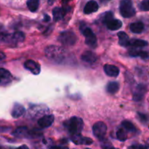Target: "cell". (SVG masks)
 Masks as SVG:
<instances>
[{"instance_id":"cell-2","label":"cell","mask_w":149,"mask_h":149,"mask_svg":"<svg viewBox=\"0 0 149 149\" xmlns=\"http://www.w3.org/2000/svg\"><path fill=\"white\" fill-rule=\"evenodd\" d=\"M120 13L124 18H131L135 15V9L131 0H121L119 6Z\"/></svg>"},{"instance_id":"cell-11","label":"cell","mask_w":149,"mask_h":149,"mask_svg":"<svg viewBox=\"0 0 149 149\" xmlns=\"http://www.w3.org/2000/svg\"><path fill=\"white\" fill-rule=\"evenodd\" d=\"M146 92V88L143 84H140L137 86L134 94H133V100L135 102L141 101L144 97Z\"/></svg>"},{"instance_id":"cell-34","label":"cell","mask_w":149,"mask_h":149,"mask_svg":"<svg viewBox=\"0 0 149 149\" xmlns=\"http://www.w3.org/2000/svg\"><path fill=\"white\" fill-rule=\"evenodd\" d=\"M5 54H4V53L0 51V61H2V60L5 59Z\"/></svg>"},{"instance_id":"cell-33","label":"cell","mask_w":149,"mask_h":149,"mask_svg":"<svg viewBox=\"0 0 149 149\" xmlns=\"http://www.w3.org/2000/svg\"><path fill=\"white\" fill-rule=\"evenodd\" d=\"M15 149H29V147L26 146V145H22V146H19V147Z\"/></svg>"},{"instance_id":"cell-37","label":"cell","mask_w":149,"mask_h":149,"mask_svg":"<svg viewBox=\"0 0 149 149\" xmlns=\"http://www.w3.org/2000/svg\"><path fill=\"white\" fill-rule=\"evenodd\" d=\"M71 0H62V3L64 4V5H66V4L68 3L69 2H70Z\"/></svg>"},{"instance_id":"cell-18","label":"cell","mask_w":149,"mask_h":149,"mask_svg":"<svg viewBox=\"0 0 149 149\" xmlns=\"http://www.w3.org/2000/svg\"><path fill=\"white\" fill-rule=\"evenodd\" d=\"M12 134L14 137H19V138H21V137H28V128H27L26 127H18V128H17L15 131L13 132Z\"/></svg>"},{"instance_id":"cell-36","label":"cell","mask_w":149,"mask_h":149,"mask_svg":"<svg viewBox=\"0 0 149 149\" xmlns=\"http://www.w3.org/2000/svg\"><path fill=\"white\" fill-rule=\"evenodd\" d=\"M55 1L56 0H48V4H49V5H52L55 2Z\"/></svg>"},{"instance_id":"cell-35","label":"cell","mask_w":149,"mask_h":149,"mask_svg":"<svg viewBox=\"0 0 149 149\" xmlns=\"http://www.w3.org/2000/svg\"><path fill=\"white\" fill-rule=\"evenodd\" d=\"M50 19H51V18H50V17L48 16V15H45V18H44V20H45V21H49Z\"/></svg>"},{"instance_id":"cell-5","label":"cell","mask_w":149,"mask_h":149,"mask_svg":"<svg viewBox=\"0 0 149 149\" xmlns=\"http://www.w3.org/2000/svg\"><path fill=\"white\" fill-rule=\"evenodd\" d=\"M83 34L86 37L85 43L90 48H96L97 45V40L94 31L88 27H86L82 30Z\"/></svg>"},{"instance_id":"cell-10","label":"cell","mask_w":149,"mask_h":149,"mask_svg":"<svg viewBox=\"0 0 149 149\" xmlns=\"http://www.w3.org/2000/svg\"><path fill=\"white\" fill-rule=\"evenodd\" d=\"M54 121V116L53 115H45L38 120V125L42 128H48L51 127Z\"/></svg>"},{"instance_id":"cell-31","label":"cell","mask_w":149,"mask_h":149,"mask_svg":"<svg viewBox=\"0 0 149 149\" xmlns=\"http://www.w3.org/2000/svg\"><path fill=\"white\" fill-rule=\"evenodd\" d=\"M131 148L132 149H148L146 146H143V145H135V146H132Z\"/></svg>"},{"instance_id":"cell-8","label":"cell","mask_w":149,"mask_h":149,"mask_svg":"<svg viewBox=\"0 0 149 149\" xmlns=\"http://www.w3.org/2000/svg\"><path fill=\"white\" fill-rule=\"evenodd\" d=\"M12 81V75L8 70L0 68V86H7Z\"/></svg>"},{"instance_id":"cell-1","label":"cell","mask_w":149,"mask_h":149,"mask_svg":"<svg viewBox=\"0 0 149 149\" xmlns=\"http://www.w3.org/2000/svg\"><path fill=\"white\" fill-rule=\"evenodd\" d=\"M45 56L51 61L56 64H63L68 58L67 51L61 47L56 45H49L45 50Z\"/></svg>"},{"instance_id":"cell-20","label":"cell","mask_w":149,"mask_h":149,"mask_svg":"<svg viewBox=\"0 0 149 149\" xmlns=\"http://www.w3.org/2000/svg\"><path fill=\"white\" fill-rule=\"evenodd\" d=\"M130 31L135 34H140L144 29V24L142 22L132 23L130 26Z\"/></svg>"},{"instance_id":"cell-25","label":"cell","mask_w":149,"mask_h":149,"mask_svg":"<svg viewBox=\"0 0 149 149\" xmlns=\"http://www.w3.org/2000/svg\"><path fill=\"white\" fill-rule=\"evenodd\" d=\"M39 0H28L26 2L27 7L31 12H36L39 8Z\"/></svg>"},{"instance_id":"cell-23","label":"cell","mask_w":149,"mask_h":149,"mask_svg":"<svg viewBox=\"0 0 149 149\" xmlns=\"http://www.w3.org/2000/svg\"><path fill=\"white\" fill-rule=\"evenodd\" d=\"M148 45L147 41L143 40L140 39H133L130 41V46L136 47V48H140V47H146Z\"/></svg>"},{"instance_id":"cell-28","label":"cell","mask_w":149,"mask_h":149,"mask_svg":"<svg viewBox=\"0 0 149 149\" xmlns=\"http://www.w3.org/2000/svg\"><path fill=\"white\" fill-rule=\"evenodd\" d=\"M113 14L112 12H110V11L104 13V14H102V15L101 17L102 21V23H104L105 24L108 21H110V20L113 19Z\"/></svg>"},{"instance_id":"cell-14","label":"cell","mask_w":149,"mask_h":149,"mask_svg":"<svg viewBox=\"0 0 149 149\" xmlns=\"http://www.w3.org/2000/svg\"><path fill=\"white\" fill-rule=\"evenodd\" d=\"M67 10L65 8H55L53 10V18L55 22L59 21L65 16Z\"/></svg>"},{"instance_id":"cell-3","label":"cell","mask_w":149,"mask_h":149,"mask_svg":"<svg viewBox=\"0 0 149 149\" xmlns=\"http://www.w3.org/2000/svg\"><path fill=\"white\" fill-rule=\"evenodd\" d=\"M77 36L72 31H62L58 36V41L60 43L66 46H72L74 45L77 42Z\"/></svg>"},{"instance_id":"cell-7","label":"cell","mask_w":149,"mask_h":149,"mask_svg":"<svg viewBox=\"0 0 149 149\" xmlns=\"http://www.w3.org/2000/svg\"><path fill=\"white\" fill-rule=\"evenodd\" d=\"M71 140L76 145H86V146H89L91 145L94 141L92 139L89 138V137H86L84 136L81 135V134H74L71 137Z\"/></svg>"},{"instance_id":"cell-40","label":"cell","mask_w":149,"mask_h":149,"mask_svg":"<svg viewBox=\"0 0 149 149\" xmlns=\"http://www.w3.org/2000/svg\"><path fill=\"white\" fill-rule=\"evenodd\" d=\"M86 149H91V148H86Z\"/></svg>"},{"instance_id":"cell-39","label":"cell","mask_w":149,"mask_h":149,"mask_svg":"<svg viewBox=\"0 0 149 149\" xmlns=\"http://www.w3.org/2000/svg\"><path fill=\"white\" fill-rule=\"evenodd\" d=\"M104 1H109V0H104Z\"/></svg>"},{"instance_id":"cell-30","label":"cell","mask_w":149,"mask_h":149,"mask_svg":"<svg viewBox=\"0 0 149 149\" xmlns=\"http://www.w3.org/2000/svg\"><path fill=\"white\" fill-rule=\"evenodd\" d=\"M137 116H138L139 119L140 120V121H141V122H143V123L148 122V117L146 116L145 114L138 113H137Z\"/></svg>"},{"instance_id":"cell-16","label":"cell","mask_w":149,"mask_h":149,"mask_svg":"<svg viewBox=\"0 0 149 149\" xmlns=\"http://www.w3.org/2000/svg\"><path fill=\"white\" fill-rule=\"evenodd\" d=\"M99 9V5L97 2L91 0L87 2L86 5H85L84 9V12L85 14H91L93 13H95Z\"/></svg>"},{"instance_id":"cell-13","label":"cell","mask_w":149,"mask_h":149,"mask_svg":"<svg viewBox=\"0 0 149 149\" xmlns=\"http://www.w3.org/2000/svg\"><path fill=\"white\" fill-rule=\"evenodd\" d=\"M97 58H98V56L93 51H84L81 55V59L87 63H94L97 61Z\"/></svg>"},{"instance_id":"cell-21","label":"cell","mask_w":149,"mask_h":149,"mask_svg":"<svg viewBox=\"0 0 149 149\" xmlns=\"http://www.w3.org/2000/svg\"><path fill=\"white\" fill-rule=\"evenodd\" d=\"M12 38H13V43L17 44L19 42H23L25 39V35L23 32L21 31H16V32L13 33L12 34Z\"/></svg>"},{"instance_id":"cell-17","label":"cell","mask_w":149,"mask_h":149,"mask_svg":"<svg viewBox=\"0 0 149 149\" xmlns=\"http://www.w3.org/2000/svg\"><path fill=\"white\" fill-rule=\"evenodd\" d=\"M118 43L121 46L123 47H127L130 45V38L127 34L124 31H119L118 33Z\"/></svg>"},{"instance_id":"cell-12","label":"cell","mask_w":149,"mask_h":149,"mask_svg":"<svg viewBox=\"0 0 149 149\" xmlns=\"http://www.w3.org/2000/svg\"><path fill=\"white\" fill-rule=\"evenodd\" d=\"M104 71L105 74L108 76L112 77V78H116L119 74V69L117 67L114 65H111V64H105L104 65Z\"/></svg>"},{"instance_id":"cell-4","label":"cell","mask_w":149,"mask_h":149,"mask_svg":"<svg viewBox=\"0 0 149 149\" xmlns=\"http://www.w3.org/2000/svg\"><path fill=\"white\" fill-rule=\"evenodd\" d=\"M68 130L72 134H79L82 132L84 128V121L83 119L78 117H72L68 122Z\"/></svg>"},{"instance_id":"cell-27","label":"cell","mask_w":149,"mask_h":149,"mask_svg":"<svg viewBox=\"0 0 149 149\" xmlns=\"http://www.w3.org/2000/svg\"><path fill=\"white\" fill-rule=\"evenodd\" d=\"M116 137L118 140L121 142H124L127 139V134L126 132L123 129H120L116 132Z\"/></svg>"},{"instance_id":"cell-22","label":"cell","mask_w":149,"mask_h":149,"mask_svg":"<svg viewBox=\"0 0 149 149\" xmlns=\"http://www.w3.org/2000/svg\"><path fill=\"white\" fill-rule=\"evenodd\" d=\"M107 91L110 94H116L119 90V84L117 82H110L106 87Z\"/></svg>"},{"instance_id":"cell-29","label":"cell","mask_w":149,"mask_h":149,"mask_svg":"<svg viewBox=\"0 0 149 149\" xmlns=\"http://www.w3.org/2000/svg\"><path fill=\"white\" fill-rule=\"evenodd\" d=\"M139 8L143 11L149 10V0H143L139 5Z\"/></svg>"},{"instance_id":"cell-32","label":"cell","mask_w":149,"mask_h":149,"mask_svg":"<svg viewBox=\"0 0 149 149\" xmlns=\"http://www.w3.org/2000/svg\"><path fill=\"white\" fill-rule=\"evenodd\" d=\"M50 149H69L67 147H63V146H53L50 148Z\"/></svg>"},{"instance_id":"cell-26","label":"cell","mask_w":149,"mask_h":149,"mask_svg":"<svg viewBox=\"0 0 149 149\" xmlns=\"http://www.w3.org/2000/svg\"><path fill=\"white\" fill-rule=\"evenodd\" d=\"M121 125H122V127H124L126 130H127V131L129 132H133L136 131V128L135 127H134V125L132 124V123L130 122V121H124L122 122V124H121Z\"/></svg>"},{"instance_id":"cell-6","label":"cell","mask_w":149,"mask_h":149,"mask_svg":"<svg viewBox=\"0 0 149 149\" xmlns=\"http://www.w3.org/2000/svg\"><path fill=\"white\" fill-rule=\"evenodd\" d=\"M93 134L97 138L102 140L105 136L106 132H107V125L102 121H98L95 123L93 126Z\"/></svg>"},{"instance_id":"cell-19","label":"cell","mask_w":149,"mask_h":149,"mask_svg":"<svg viewBox=\"0 0 149 149\" xmlns=\"http://www.w3.org/2000/svg\"><path fill=\"white\" fill-rule=\"evenodd\" d=\"M106 26H107V28L108 29L111 30V31H116V30H118V29L122 26V22L118 19L113 18L106 24Z\"/></svg>"},{"instance_id":"cell-24","label":"cell","mask_w":149,"mask_h":149,"mask_svg":"<svg viewBox=\"0 0 149 149\" xmlns=\"http://www.w3.org/2000/svg\"><path fill=\"white\" fill-rule=\"evenodd\" d=\"M129 54L132 57H137L140 56L143 58H146L148 57V54L146 52L143 51H140V50L137 49H131L129 51Z\"/></svg>"},{"instance_id":"cell-38","label":"cell","mask_w":149,"mask_h":149,"mask_svg":"<svg viewBox=\"0 0 149 149\" xmlns=\"http://www.w3.org/2000/svg\"><path fill=\"white\" fill-rule=\"evenodd\" d=\"M104 149H116L113 147H106Z\"/></svg>"},{"instance_id":"cell-9","label":"cell","mask_w":149,"mask_h":149,"mask_svg":"<svg viewBox=\"0 0 149 149\" xmlns=\"http://www.w3.org/2000/svg\"><path fill=\"white\" fill-rule=\"evenodd\" d=\"M24 67L33 74H39L40 72V66L33 60H27L24 63Z\"/></svg>"},{"instance_id":"cell-15","label":"cell","mask_w":149,"mask_h":149,"mask_svg":"<svg viewBox=\"0 0 149 149\" xmlns=\"http://www.w3.org/2000/svg\"><path fill=\"white\" fill-rule=\"evenodd\" d=\"M26 110L24 107L21 104L16 103L14 104L13 107L12 112H11V115L14 118H18L22 116L24 113H25Z\"/></svg>"}]
</instances>
